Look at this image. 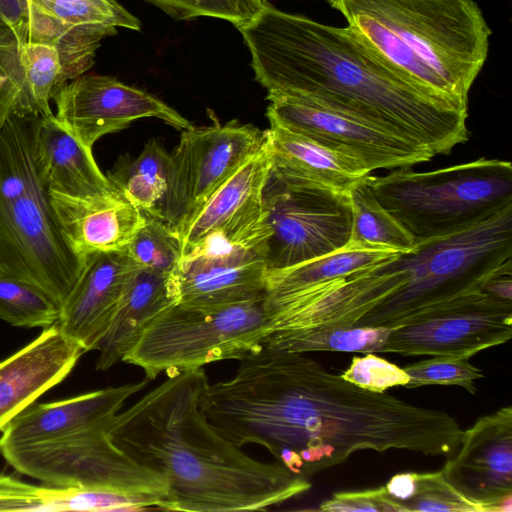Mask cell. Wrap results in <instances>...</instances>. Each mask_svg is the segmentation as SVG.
<instances>
[{"label":"cell","instance_id":"1","mask_svg":"<svg viewBox=\"0 0 512 512\" xmlns=\"http://www.w3.org/2000/svg\"><path fill=\"white\" fill-rule=\"evenodd\" d=\"M239 361L205 387L204 415L232 444L263 446L307 479L360 451L450 456L460 443L450 414L362 389L305 353L263 343Z\"/></svg>","mask_w":512,"mask_h":512},{"label":"cell","instance_id":"2","mask_svg":"<svg viewBox=\"0 0 512 512\" xmlns=\"http://www.w3.org/2000/svg\"><path fill=\"white\" fill-rule=\"evenodd\" d=\"M255 80L286 95L372 123L446 155L467 141V105L417 86L336 27L267 4L237 28Z\"/></svg>","mask_w":512,"mask_h":512},{"label":"cell","instance_id":"3","mask_svg":"<svg viewBox=\"0 0 512 512\" xmlns=\"http://www.w3.org/2000/svg\"><path fill=\"white\" fill-rule=\"evenodd\" d=\"M207 384L203 368L169 375L107 428L119 449L166 479L169 510H265L308 491L309 479L252 458L215 430L201 410Z\"/></svg>","mask_w":512,"mask_h":512},{"label":"cell","instance_id":"4","mask_svg":"<svg viewBox=\"0 0 512 512\" xmlns=\"http://www.w3.org/2000/svg\"><path fill=\"white\" fill-rule=\"evenodd\" d=\"M512 273V205L282 302L276 331L317 326L393 329Z\"/></svg>","mask_w":512,"mask_h":512},{"label":"cell","instance_id":"5","mask_svg":"<svg viewBox=\"0 0 512 512\" xmlns=\"http://www.w3.org/2000/svg\"><path fill=\"white\" fill-rule=\"evenodd\" d=\"M358 39L422 89L464 105L491 29L474 0H326Z\"/></svg>","mask_w":512,"mask_h":512},{"label":"cell","instance_id":"6","mask_svg":"<svg viewBox=\"0 0 512 512\" xmlns=\"http://www.w3.org/2000/svg\"><path fill=\"white\" fill-rule=\"evenodd\" d=\"M41 116L13 114L0 129V275L29 282L60 310L86 267L58 225L36 157Z\"/></svg>","mask_w":512,"mask_h":512},{"label":"cell","instance_id":"7","mask_svg":"<svg viewBox=\"0 0 512 512\" xmlns=\"http://www.w3.org/2000/svg\"><path fill=\"white\" fill-rule=\"evenodd\" d=\"M379 203L418 240L461 230L512 205V165L480 158L417 172L398 168L366 177Z\"/></svg>","mask_w":512,"mask_h":512},{"label":"cell","instance_id":"8","mask_svg":"<svg viewBox=\"0 0 512 512\" xmlns=\"http://www.w3.org/2000/svg\"><path fill=\"white\" fill-rule=\"evenodd\" d=\"M268 335L264 298L220 306L177 302L143 331L123 362L140 367L147 379L228 359H241Z\"/></svg>","mask_w":512,"mask_h":512},{"label":"cell","instance_id":"9","mask_svg":"<svg viewBox=\"0 0 512 512\" xmlns=\"http://www.w3.org/2000/svg\"><path fill=\"white\" fill-rule=\"evenodd\" d=\"M267 271L286 269L344 247L351 233L350 194L271 174L264 191Z\"/></svg>","mask_w":512,"mask_h":512},{"label":"cell","instance_id":"10","mask_svg":"<svg viewBox=\"0 0 512 512\" xmlns=\"http://www.w3.org/2000/svg\"><path fill=\"white\" fill-rule=\"evenodd\" d=\"M0 454L16 471L51 487L150 494L164 499L169 510L166 479L119 449L104 427L59 441L4 449Z\"/></svg>","mask_w":512,"mask_h":512},{"label":"cell","instance_id":"11","mask_svg":"<svg viewBox=\"0 0 512 512\" xmlns=\"http://www.w3.org/2000/svg\"><path fill=\"white\" fill-rule=\"evenodd\" d=\"M266 141V131L235 120L183 130L170 154L169 185L160 219L180 235Z\"/></svg>","mask_w":512,"mask_h":512},{"label":"cell","instance_id":"12","mask_svg":"<svg viewBox=\"0 0 512 512\" xmlns=\"http://www.w3.org/2000/svg\"><path fill=\"white\" fill-rule=\"evenodd\" d=\"M271 172L267 141L199 210L180 234L182 259L250 252L262 258L268 236L264 191Z\"/></svg>","mask_w":512,"mask_h":512},{"label":"cell","instance_id":"13","mask_svg":"<svg viewBox=\"0 0 512 512\" xmlns=\"http://www.w3.org/2000/svg\"><path fill=\"white\" fill-rule=\"evenodd\" d=\"M512 336V301L471 293L390 330L382 353L470 358Z\"/></svg>","mask_w":512,"mask_h":512},{"label":"cell","instance_id":"14","mask_svg":"<svg viewBox=\"0 0 512 512\" xmlns=\"http://www.w3.org/2000/svg\"><path fill=\"white\" fill-rule=\"evenodd\" d=\"M266 98L270 102L266 110L270 124L355 157L371 172L412 167L435 156L421 144L314 102L286 95Z\"/></svg>","mask_w":512,"mask_h":512},{"label":"cell","instance_id":"15","mask_svg":"<svg viewBox=\"0 0 512 512\" xmlns=\"http://www.w3.org/2000/svg\"><path fill=\"white\" fill-rule=\"evenodd\" d=\"M58 121L92 149L104 135L141 118H157L178 130L193 125L156 96L110 76L81 75L54 93Z\"/></svg>","mask_w":512,"mask_h":512},{"label":"cell","instance_id":"16","mask_svg":"<svg viewBox=\"0 0 512 512\" xmlns=\"http://www.w3.org/2000/svg\"><path fill=\"white\" fill-rule=\"evenodd\" d=\"M441 472L447 482L486 512L512 511V407L479 418L463 430Z\"/></svg>","mask_w":512,"mask_h":512},{"label":"cell","instance_id":"17","mask_svg":"<svg viewBox=\"0 0 512 512\" xmlns=\"http://www.w3.org/2000/svg\"><path fill=\"white\" fill-rule=\"evenodd\" d=\"M109 387L52 403L32 404L2 430L0 451L59 441L77 433L108 428L125 402L147 385Z\"/></svg>","mask_w":512,"mask_h":512},{"label":"cell","instance_id":"18","mask_svg":"<svg viewBox=\"0 0 512 512\" xmlns=\"http://www.w3.org/2000/svg\"><path fill=\"white\" fill-rule=\"evenodd\" d=\"M138 268L125 251L89 255L80 280L61 309L57 322L61 332L84 352L96 350Z\"/></svg>","mask_w":512,"mask_h":512},{"label":"cell","instance_id":"19","mask_svg":"<svg viewBox=\"0 0 512 512\" xmlns=\"http://www.w3.org/2000/svg\"><path fill=\"white\" fill-rule=\"evenodd\" d=\"M84 353L58 323L0 361V431L50 388L63 381Z\"/></svg>","mask_w":512,"mask_h":512},{"label":"cell","instance_id":"20","mask_svg":"<svg viewBox=\"0 0 512 512\" xmlns=\"http://www.w3.org/2000/svg\"><path fill=\"white\" fill-rule=\"evenodd\" d=\"M49 194L61 232L83 260L94 253L125 251L145 220V214L119 192L84 198Z\"/></svg>","mask_w":512,"mask_h":512},{"label":"cell","instance_id":"21","mask_svg":"<svg viewBox=\"0 0 512 512\" xmlns=\"http://www.w3.org/2000/svg\"><path fill=\"white\" fill-rule=\"evenodd\" d=\"M266 274L259 255L236 252L184 258L170 280L178 302L209 307L264 298Z\"/></svg>","mask_w":512,"mask_h":512},{"label":"cell","instance_id":"22","mask_svg":"<svg viewBox=\"0 0 512 512\" xmlns=\"http://www.w3.org/2000/svg\"><path fill=\"white\" fill-rule=\"evenodd\" d=\"M266 131L271 174L350 194L371 171L359 159L332 150L302 134L270 124Z\"/></svg>","mask_w":512,"mask_h":512},{"label":"cell","instance_id":"23","mask_svg":"<svg viewBox=\"0 0 512 512\" xmlns=\"http://www.w3.org/2000/svg\"><path fill=\"white\" fill-rule=\"evenodd\" d=\"M36 157L49 191L83 198L119 192L98 167L92 149L77 140L53 113L41 116Z\"/></svg>","mask_w":512,"mask_h":512},{"label":"cell","instance_id":"24","mask_svg":"<svg viewBox=\"0 0 512 512\" xmlns=\"http://www.w3.org/2000/svg\"><path fill=\"white\" fill-rule=\"evenodd\" d=\"M178 302L170 275L138 268L128 282L111 323L98 343L96 367L107 370L133 348L146 327Z\"/></svg>","mask_w":512,"mask_h":512},{"label":"cell","instance_id":"25","mask_svg":"<svg viewBox=\"0 0 512 512\" xmlns=\"http://www.w3.org/2000/svg\"><path fill=\"white\" fill-rule=\"evenodd\" d=\"M0 74L18 89L14 114H52L49 102L63 85L60 56L53 46L6 31L0 35Z\"/></svg>","mask_w":512,"mask_h":512},{"label":"cell","instance_id":"26","mask_svg":"<svg viewBox=\"0 0 512 512\" xmlns=\"http://www.w3.org/2000/svg\"><path fill=\"white\" fill-rule=\"evenodd\" d=\"M16 38L44 42L59 53L62 84L88 71L95 61L102 39L117 33L111 25H73L40 8L29 0L27 21L10 31Z\"/></svg>","mask_w":512,"mask_h":512},{"label":"cell","instance_id":"27","mask_svg":"<svg viewBox=\"0 0 512 512\" xmlns=\"http://www.w3.org/2000/svg\"><path fill=\"white\" fill-rule=\"evenodd\" d=\"M400 251L388 247H344L318 258L277 271H267L264 297L270 307L309 288L344 277L365 266L395 255Z\"/></svg>","mask_w":512,"mask_h":512},{"label":"cell","instance_id":"28","mask_svg":"<svg viewBox=\"0 0 512 512\" xmlns=\"http://www.w3.org/2000/svg\"><path fill=\"white\" fill-rule=\"evenodd\" d=\"M170 154L155 139L135 159L121 157L107 177L130 203L160 219L169 185Z\"/></svg>","mask_w":512,"mask_h":512},{"label":"cell","instance_id":"29","mask_svg":"<svg viewBox=\"0 0 512 512\" xmlns=\"http://www.w3.org/2000/svg\"><path fill=\"white\" fill-rule=\"evenodd\" d=\"M390 330L358 326H317L274 332L263 343L300 353H382Z\"/></svg>","mask_w":512,"mask_h":512},{"label":"cell","instance_id":"30","mask_svg":"<svg viewBox=\"0 0 512 512\" xmlns=\"http://www.w3.org/2000/svg\"><path fill=\"white\" fill-rule=\"evenodd\" d=\"M351 233L348 243L379 246L404 252L411 250L415 238L375 198L366 178L350 191Z\"/></svg>","mask_w":512,"mask_h":512},{"label":"cell","instance_id":"31","mask_svg":"<svg viewBox=\"0 0 512 512\" xmlns=\"http://www.w3.org/2000/svg\"><path fill=\"white\" fill-rule=\"evenodd\" d=\"M150 508L166 510V501L150 494L117 490L45 487L38 511H138Z\"/></svg>","mask_w":512,"mask_h":512},{"label":"cell","instance_id":"32","mask_svg":"<svg viewBox=\"0 0 512 512\" xmlns=\"http://www.w3.org/2000/svg\"><path fill=\"white\" fill-rule=\"evenodd\" d=\"M61 310L37 286L0 275V319L16 327H48L57 323Z\"/></svg>","mask_w":512,"mask_h":512},{"label":"cell","instance_id":"33","mask_svg":"<svg viewBox=\"0 0 512 512\" xmlns=\"http://www.w3.org/2000/svg\"><path fill=\"white\" fill-rule=\"evenodd\" d=\"M125 252L140 268L171 275L182 260V241L165 221L145 214Z\"/></svg>","mask_w":512,"mask_h":512},{"label":"cell","instance_id":"34","mask_svg":"<svg viewBox=\"0 0 512 512\" xmlns=\"http://www.w3.org/2000/svg\"><path fill=\"white\" fill-rule=\"evenodd\" d=\"M47 13L73 25H111L134 31L141 29L138 18L117 0H33Z\"/></svg>","mask_w":512,"mask_h":512},{"label":"cell","instance_id":"35","mask_svg":"<svg viewBox=\"0 0 512 512\" xmlns=\"http://www.w3.org/2000/svg\"><path fill=\"white\" fill-rule=\"evenodd\" d=\"M409 380L405 388L428 385L459 386L471 394L476 393L475 382L484 377L483 371L469 358L433 356L430 359L404 367Z\"/></svg>","mask_w":512,"mask_h":512},{"label":"cell","instance_id":"36","mask_svg":"<svg viewBox=\"0 0 512 512\" xmlns=\"http://www.w3.org/2000/svg\"><path fill=\"white\" fill-rule=\"evenodd\" d=\"M416 483L415 494L403 503L406 512H486L482 505L469 500L452 487L441 470L416 473Z\"/></svg>","mask_w":512,"mask_h":512},{"label":"cell","instance_id":"37","mask_svg":"<svg viewBox=\"0 0 512 512\" xmlns=\"http://www.w3.org/2000/svg\"><path fill=\"white\" fill-rule=\"evenodd\" d=\"M174 20L212 17L230 22L236 28L258 11L250 0H144Z\"/></svg>","mask_w":512,"mask_h":512},{"label":"cell","instance_id":"38","mask_svg":"<svg viewBox=\"0 0 512 512\" xmlns=\"http://www.w3.org/2000/svg\"><path fill=\"white\" fill-rule=\"evenodd\" d=\"M341 377L362 389L377 393H383L392 387H405L409 380L404 368L375 353L354 356Z\"/></svg>","mask_w":512,"mask_h":512},{"label":"cell","instance_id":"39","mask_svg":"<svg viewBox=\"0 0 512 512\" xmlns=\"http://www.w3.org/2000/svg\"><path fill=\"white\" fill-rule=\"evenodd\" d=\"M319 509L325 512H406L405 507L388 494L385 486L335 493L322 502Z\"/></svg>","mask_w":512,"mask_h":512},{"label":"cell","instance_id":"40","mask_svg":"<svg viewBox=\"0 0 512 512\" xmlns=\"http://www.w3.org/2000/svg\"><path fill=\"white\" fill-rule=\"evenodd\" d=\"M45 487L0 473V511H38Z\"/></svg>","mask_w":512,"mask_h":512},{"label":"cell","instance_id":"41","mask_svg":"<svg viewBox=\"0 0 512 512\" xmlns=\"http://www.w3.org/2000/svg\"><path fill=\"white\" fill-rule=\"evenodd\" d=\"M29 0H0V35L27 21Z\"/></svg>","mask_w":512,"mask_h":512},{"label":"cell","instance_id":"42","mask_svg":"<svg viewBox=\"0 0 512 512\" xmlns=\"http://www.w3.org/2000/svg\"><path fill=\"white\" fill-rule=\"evenodd\" d=\"M416 487V472L396 474L385 486L388 494L402 505L413 497Z\"/></svg>","mask_w":512,"mask_h":512},{"label":"cell","instance_id":"43","mask_svg":"<svg viewBox=\"0 0 512 512\" xmlns=\"http://www.w3.org/2000/svg\"><path fill=\"white\" fill-rule=\"evenodd\" d=\"M18 94L16 86L6 76L0 74V129L15 113Z\"/></svg>","mask_w":512,"mask_h":512},{"label":"cell","instance_id":"44","mask_svg":"<svg viewBox=\"0 0 512 512\" xmlns=\"http://www.w3.org/2000/svg\"><path fill=\"white\" fill-rule=\"evenodd\" d=\"M482 291L492 298L512 301V273H502L491 277L485 283Z\"/></svg>","mask_w":512,"mask_h":512},{"label":"cell","instance_id":"45","mask_svg":"<svg viewBox=\"0 0 512 512\" xmlns=\"http://www.w3.org/2000/svg\"><path fill=\"white\" fill-rule=\"evenodd\" d=\"M259 10L269 4L268 0H250Z\"/></svg>","mask_w":512,"mask_h":512}]
</instances>
